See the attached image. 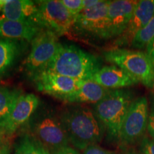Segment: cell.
Wrapping results in <instances>:
<instances>
[{
	"mask_svg": "<svg viewBox=\"0 0 154 154\" xmlns=\"http://www.w3.org/2000/svg\"><path fill=\"white\" fill-rule=\"evenodd\" d=\"M101 69L99 59L72 44H59L56 54L43 70L82 81L91 80Z\"/></svg>",
	"mask_w": 154,
	"mask_h": 154,
	"instance_id": "6da1fadb",
	"label": "cell"
},
{
	"mask_svg": "<svg viewBox=\"0 0 154 154\" xmlns=\"http://www.w3.org/2000/svg\"><path fill=\"white\" fill-rule=\"evenodd\" d=\"M69 142L76 149L84 150L88 146L100 142L105 127L94 111L87 107H76L67 110L60 117Z\"/></svg>",
	"mask_w": 154,
	"mask_h": 154,
	"instance_id": "7a4b0ae2",
	"label": "cell"
},
{
	"mask_svg": "<svg viewBox=\"0 0 154 154\" xmlns=\"http://www.w3.org/2000/svg\"><path fill=\"white\" fill-rule=\"evenodd\" d=\"M105 60L124 70L149 88H154V63L146 52L113 48L103 54Z\"/></svg>",
	"mask_w": 154,
	"mask_h": 154,
	"instance_id": "3957f363",
	"label": "cell"
},
{
	"mask_svg": "<svg viewBox=\"0 0 154 154\" xmlns=\"http://www.w3.org/2000/svg\"><path fill=\"white\" fill-rule=\"evenodd\" d=\"M133 94L128 90H112L94 106V112L106 129L109 137L119 140L121 128L131 104Z\"/></svg>",
	"mask_w": 154,
	"mask_h": 154,
	"instance_id": "277c9868",
	"label": "cell"
},
{
	"mask_svg": "<svg viewBox=\"0 0 154 154\" xmlns=\"http://www.w3.org/2000/svg\"><path fill=\"white\" fill-rule=\"evenodd\" d=\"M34 114L29 121L33 136L49 151L53 152L69 146L68 136L60 118L49 111Z\"/></svg>",
	"mask_w": 154,
	"mask_h": 154,
	"instance_id": "5b68a950",
	"label": "cell"
},
{
	"mask_svg": "<svg viewBox=\"0 0 154 154\" xmlns=\"http://www.w3.org/2000/svg\"><path fill=\"white\" fill-rule=\"evenodd\" d=\"M75 17L69 13L61 0L38 2L37 11L30 19L38 27L54 32L57 36L66 34L74 25Z\"/></svg>",
	"mask_w": 154,
	"mask_h": 154,
	"instance_id": "8992f818",
	"label": "cell"
},
{
	"mask_svg": "<svg viewBox=\"0 0 154 154\" xmlns=\"http://www.w3.org/2000/svg\"><path fill=\"white\" fill-rule=\"evenodd\" d=\"M110 1L100 0L93 7L84 9L75 17L73 29L77 34L85 37L109 39L108 10Z\"/></svg>",
	"mask_w": 154,
	"mask_h": 154,
	"instance_id": "52a82bcc",
	"label": "cell"
},
{
	"mask_svg": "<svg viewBox=\"0 0 154 154\" xmlns=\"http://www.w3.org/2000/svg\"><path fill=\"white\" fill-rule=\"evenodd\" d=\"M58 37L51 31L42 29L32 41L25 68L32 76L45 69L55 56L60 44Z\"/></svg>",
	"mask_w": 154,
	"mask_h": 154,
	"instance_id": "ba28073f",
	"label": "cell"
},
{
	"mask_svg": "<svg viewBox=\"0 0 154 154\" xmlns=\"http://www.w3.org/2000/svg\"><path fill=\"white\" fill-rule=\"evenodd\" d=\"M149 113L147 98L141 96L134 100L123 122L119 140L128 145L139 140L147 129Z\"/></svg>",
	"mask_w": 154,
	"mask_h": 154,
	"instance_id": "9c48e42d",
	"label": "cell"
},
{
	"mask_svg": "<svg viewBox=\"0 0 154 154\" xmlns=\"http://www.w3.org/2000/svg\"><path fill=\"white\" fill-rule=\"evenodd\" d=\"M32 76L38 91L61 101L78 91L84 82L46 70H42Z\"/></svg>",
	"mask_w": 154,
	"mask_h": 154,
	"instance_id": "30bf717a",
	"label": "cell"
},
{
	"mask_svg": "<svg viewBox=\"0 0 154 154\" xmlns=\"http://www.w3.org/2000/svg\"><path fill=\"white\" fill-rule=\"evenodd\" d=\"M138 1H110L108 10L109 28L111 38H118L126 30Z\"/></svg>",
	"mask_w": 154,
	"mask_h": 154,
	"instance_id": "8fae6325",
	"label": "cell"
},
{
	"mask_svg": "<svg viewBox=\"0 0 154 154\" xmlns=\"http://www.w3.org/2000/svg\"><path fill=\"white\" fill-rule=\"evenodd\" d=\"M153 16L154 0L138 1L126 30L113 43L116 48L131 45L136 34L145 27Z\"/></svg>",
	"mask_w": 154,
	"mask_h": 154,
	"instance_id": "7c38bea8",
	"label": "cell"
},
{
	"mask_svg": "<svg viewBox=\"0 0 154 154\" xmlns=\"http://www.w3.org/2000/svg\"><path fill=\"white\" fill-rule=\"evenodd\" d=\"M38 97L33 94H21L17 99L4 131L7 134H12L20 126L30 120L38 106Z\"/></svg>",
	"mask_w": 154,
	"mask_h": 154,
	"instance_id": "4fadbf2b",
	"label": "cell"
},
{
	"mask_svg": "<svg viewBox=\"0 0 154 154\" xmlns=\"http://www.w3.org/2000/svg\"><path fill=\"white\" fill-rule=\"evenodd\" d=\"M91 80L111 90L121 89L138 83L115 65L102 67L94 75Z\"/></svg>",
	"mask_w": 154,
	"mask_h": 154,
	"instance_id": "5bb4252c",
	"label": "cell"
},
{
	"mask_svg": "<svg viewBox=\"0 0 154 154\" xmlns=\"http://www.w3.org/2000/svg\"><path fill=\"white\" fill-rule=\"evenodd\" d=\"M42 30L31 21L21 22L0 18V36L4 38L32 41Z\"/></svg>",
	"mask_w": 154,
	"mask_h": 154,
	"instance_id": "9a60e30c",
	"label": "cell"
},
{
	"mask_svg": "<svg viewBox=\"0 0 154 154\" xmlns=\"http://www.w3.org/2000/svg\"><path fill=\"white\" fill-rule=\"evenodd\" d=\"M112 90L99 85L92 80L84 81L79 89L63 100L67 103H97Z\"/></svg>",
	"mask_w": 154,
	"mask_h": 154,
	"instance_id": "2e32d148",
	"label": "cell"
},
{
	"mask_svg": "<svg viewBox=\"0 0 154 154\" xmlns=\"http://www.w3.org/2000/svg\"><path fill=\"white\" fill-rule=\"evenodd\" d=\"M3 18L13 21H30L37 11V6L29 0H5Z\"/></svg>",
	"mask_w": 154,
	"mask_h": 154,
	"instance_id": "e0dca14e",
	"label": "cell"
},
{
	"mask_svg": "<svg viewBox=\"0 0 154 154\" xmlns=\"http://www.w3.org/2000/svg\"><path fill=\"white\" fill-rule=\"evenodd\" d=\"M22 49L18 40L0 38V79L14 64Z\"/></svg>",
	"mask_w": 154,
	"mask_h": 154,
	"instance_id": "ac0fdd59",
	"label": "cell"
},
{
	"mask_svg": "<svg viewBox=\"0 0 154 154\" xmlns=\"http://www.w3.org/2000/svg\"><path fill=\"white\" fill-rule=\"evenodd\" d=\"M20 95L19 90L0 86V128L3 130Z\"/></svg>",
	"mask_w": 154,
	"mask_h": 154,
	"instance_id": "d6986e66",
	"label": "cell"
},
{
	"mask_svg": "<svg viewBox=\"0 0 154 154\" xmlns=\"http://www.w3.org/2000/svg\"><path fill=\"white\" fill-rule=\"evenodd\" d=\"M14 154H50L49 151L33 135L26 134L15 148Z\"/></svg>",
	"mask_w": 154,
	"mask_h": 154,
	"instance_id": "ffe728a7",
	"label": "cell"
},
{
	"mask_svg": "<svg viewBox=\"0 0 154 154\" xmlns=\"http://www.w3.org/2000/svg\"><path fill=\"white\" fill-rule=\"evenodd\" d=\"M154 37V16L145 27L140 30L134 36L131 46L138 49H144Z\"/></svg>",
	"mask_w": 154,
	"mask_h": 154,
	"instance_id": "44dd1931",
	"label": "cell"
},
{
	"mask_svg": "<svg viewBox=\"0 0 154 154\" xmlns=\"http://www.w3.org/2000/svg\"><path fill=\"white\" fill-rule=\"evenodd\" d=\"M61 2L75 17L84 9V0H61Z\"/></svg>",
	"mask_w": 154,
	"mask_h": 154,
	"instance_id": "7402d4cb",
	"label": "cell"
},
{
	"mask_svg": "<svg viewBox=\"0 0 154 154\" xmlns=\"http://www.w3.org/2000/svg\"><path fill=\"white\" fill-rule=\"evenodd\" d=\"M147 129L151 139L154 140V95L153 94L151 99L149 119H148Z\"/></svg>",
	"mask_w": 154,
	"mask_h": 154,
	"instance_id": "603a6c76",
	"label": "cell"
},
{
	"mask_svg": "<svg viewBox=\"0 0 154 154\" xmlns=\"http://www.w3.org/2000/svg\"><path fill=\"white\" fill-rule=\"evenodd\" d=\"M140 149L143 154H154V140L144 137L140 141Z\"/></svg>",
	"mask_w": 154,
	"mask_h": 154,
	"instance_id": "cb8c5ba5",
	"label": "cell"
},
{
	"mask_svg": "<svg viewBox=\"0 0 154 154\" xmlns=\"http://www.w3.org/2000/svg\"><path fill=\"white\" fill-rule=\"evenodd\" d=\"M83 154H113L112 152L100 147L99 146L94 145L88 146L85 149L83 150Z\"/></svg>",
	"mask_w": 154,
	"mask_h": 154,
	"instance_id": "d4e9b609",
	"label": "cell"
},
{
	"mask_svg": "<svg viewBox=\"0 0 154 154\" xmlns=\"http://www.w3.org/2000/svg\"><path fill=\"white\" fill-rule=\"evenodd\" d=\"M51 154H80L76 149H73L70 146H66V147L61 148L60 149H58L57 151L52 152Z\"/></svg>",
	"mask_w": 154,
	"mask_h": 154,
	"instance_id": "484cf974",
	"label": "cell"
},
{
	"mask_svg": "<svg viewBox=\"0 0 154 154\" xmlns=\"http://www.w3.org/2000/svg\"><path fill=\"white\" fill-rule=\"evenodd\" d=\"M146 53L149 56V57L151 58V59L154 63V37L151 42H149V44H148L147 47H146Z\"/></svg>",
	"mask_w": 154,
	"mask_h": 154,
	"instance_id": "4316f807",
	"label": "cell"
},
{
	"mask_svg": "<svg viewBox=\"0 0 154 154\" xmlns=\"http://www.w3.org/2000/svg\"><path fill=\"white\" fill-rule=\"evenodd\" d=\"M4 3H5V0H0V11H2V9Z\"/></svg>",
	"mask_w": 154,
	"mask_h": 154,
	"instance_id": "83f0119b",
	"label": "cell"
},
{
	"mask_svg": "<svg viewBox=\"0 0 154 154\" xmlns=\"http://www.w3.org/2000/svg\"><path fill=\"white\" fill-rule=\"evenodd\" d=\"M5 134V131H4V130L2 128H0V140H1L2 136V134Z\"/></svg>",
	"mask_w": 154,
	"mask_h": 154,
	"instance_id": "f1b7e54d",
	"label": "cell"
},
{
	"mask_svg": "<svg viewBox=\"0 0 154 154\" xmlns=\"http://www.w3.org/2000/svg\"><path fill=\"white\" fill-rule=\"evenodd\" d=\"M0 154H5V152L2 149H0Z\"/></svg>",
	"mask_w": 154,
	"mask_h": 154,
	"instance_id": "f546056e",
	"label": "cell"
},
{
	"mask_svg": "<svg viewBox=\"0 0 154 154\" xmlns=\"http://www.w3.org/2000/svg\"><path fill=\"white\" fill-rule=\"evenodd\" d=\"M126 154H139V153H133V152H128Z\"/></svg>",
	"mask_w": 154,
	"mask_h": 154,
	"instance_id": "4dcf8cb0",
	"label": "cell"
},
{
	"mask_svg": "<svg viewBox=\"0 0 154 154\" xmlns=\"http://www.w3.org/2000/svg\"><path fill=\"white\" fill-rule=\"evenodd\" d=\"M153 95H154V88H153Z\"/></svg>",
	"mask_w": 154,
	"mask_h": 154,
	"instance_id": "1f68e13d",
	"label": "cell"
}]
</instances>
